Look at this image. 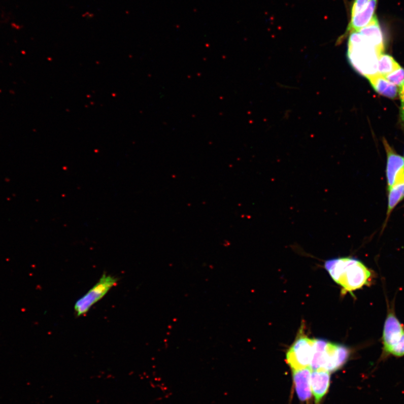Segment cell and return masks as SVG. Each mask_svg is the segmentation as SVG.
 Wrapping results in <instances>:
<instances>
[{
	"label": "cell",
	"instance_id": "2",
	"mask_svg": "<svg viewBox=\"0 0 404 404\" xmlns=\"http://www.w3.org/2000/svg\"><path fill=\"white\" fill-rule=\"evenodd\" d=\"M381 55L358 31H353L350 34L347 56L351 65L361 75L368 78L377 74Z\"/></svg>",
	"mask_w": 404,
	"mask_h": 404
},
{
	"label": "cell",
	"instance_id": "9",
	"mask_svg": "<svg viewBox=\"0 0 404 404\" xmlns=\"http://www.w3.org/2000/svg\"><path fill=\"white\" fill-rule=\"evenodd\" d=\"M377 2L378 0H369L367 6L363 11L351 18L346 31L338 41L342 42L348 35H350L353 31H358L370 23L375 15Z\"/></svg>",
	"mask_w": 404,
	"mask_h": 404
},
{
	"label": "cell",
	"instance_id": "5",
	"mask_svg": "<svg viewBox=\"0 0 404 404\" xmlns=\"http://www.w3.org/2000/svg\"><path fill=\"white\" fill-rule=\"evenodd\" d=\"M315 339L300 332L286 353L287 363L292 371L310 368L314 354Z\"/></svg>",
	"mask_w": 404,
	"mask_h": 404
},
{
	"label": "cell",
	"instance_id": "15",
	"mask_svg": "<svg viewBox=\"0 0 404 404\" xmlns=\"http://www.w3.org/2000/svg\"><path fill=\"white\" fill-rule=\"evenodd\" d=\"M384 77L388 81L399 87L404 81V69L401 67Z\"/></svg>",
	"mask_w": 404,
	"mask_h": 404
},
{
	"label": "cell",
	"instance_id": "8",
	"mask_svg": "<svg viewBox=\"0 0 404 404\" xmlns=\"http://www.w3.org/2000/svg\"><path fill=\"white\" fill-rule=\"evenodd\" d=\"M364 40L374 47L381 54L385 50L384 36H383L379 21L375 14L370 23L365 27L358 31Z\"/></svg>",
	"mask_w": 404,
	"mask_h": 404
},
{
	"label": "cell",
	"instance_id": "7",
	"mask_svg": "<svg viewBox=\"0 0 404 404\" xmlns=\"http://www.w3.org/2000/svg\"><path fill=\"white\" fill-rule=\"evenodd\" d=\"M387 155L386 178L387 190L404 183V158L398 155L385 138L383 140Z\"/></svg>",
	"mask_w": 404,
	"mask_h": 404
},
{
	"label": "cell",
	"instance_id": "1",
	"mask_svg": "<svg viewBox=\"0 0 404 404\" xmlns=\"http://www.w3.org/2000/svg\"><path fill=\"white\" fill-rule=\"evenodd\" d=\"M325 268L334 281L342 287L344 293L369 285L373 279L372 271L360 260L352 257L328 259Z\"/></svg>",
	"mask_w": 404,
	"mask_h": 404
},
{
	"label": "cell",
	"instance_id": "4",
	"mask_svg": "<svg viewBox=\"0 0 404 404\" xmlns=\"http://www.w3.org/2000/svg\"><path fill=\"white\" fill-rule=\"evenodd\" d=\"M382 359L389 355L404 356V327L392 312L388 313L383 331Z\"/></svg>",
	"mask_w": 404,
	"mask_h": 404
},
{
	"label": "cell",
	"instance_id": "3",
	"mask_svg": "<svg viewBox=\"0 0 404 404\" xmlns=\"http://www.w3.org/2000/svg\"><path fill=\"white\" fill-rule=\"evenodd\" d=\"M350 354L347 347L328 342L326 345L314 348L310 368L312 371L324 369L331 373L342 367Z\"/></svg>",
	"mask_w": 404,
	"mask_h": 404
},
{
	"label": "cell",
	"instance_id": "11",
	"mask_svg": "<svg viewBox=\"0 0 404 404\" xmlns=\"http://www.w3.org/2000/svg\"><path fill=\"white\" fill-rule=\"evenodd\" d=\"M312 371L310 368L292 371L296 392L299 400L302 402L310 400L312 397L311 385Z\"/></svg>",
	"mask_w": 404,
	"mask_h": 404
},
{
	"label": "cell",
	"instance_id": "17",
	"mask_svg": "<svg viewBox=\"0 0 404 404\" xmlns=\"http://www.w3.org/2000/svg\"><path fill=\"white\" fill-rule=\"evenodd\" d=\"M398 89H399L398 94L400 95L401 101V106L400 108V120L401 123L404 129V81L400 85V86L398 87Z\"/></svg>",
	"mask_w": 404,
	"mask_h": 404
},
{
	"label": "cell",
	"instance_id": "12",
	"mask_svg": "<svg viewBox=\"0 0 404 404\" xmlns=\"http://www.w3.org/2000/svg\"><path fill=\"white\" fill-rule=\"evenodd\" d=\"M367 79L372 87L379 94L390 99H395L397 97L399 89L388 81L384 76L377 74Z\"/></svg>",
	"mask_w": 404,
	"mask_h": 404
},
{
	"label": "cell",
	"instance_id": "14",
	"mask_svg": "<svg viewBox=\"0 0 404 404\" xmlns=\"http://www.w3.org/2000/svg\"><path fill=\"white\" fill-rule=\"evenodd\" d=\"M400 68V65L391 56L382 54L379 58L377 74L385 77Z\"/></svg>",
	"mask_w": 404,
	"mask_h": 404
},
{
	"label": "cell",
	"instance_id": "6",
	"mask_svg": "<svg viewBox=\"0 0 404 404\" xmlns=\"http://www.w3.org/2000/svg\"><path fill=\"white\" fill-rule=\"evenodd\" d=\"M118 279L114 276L104 274L91 289L77 300L74 310L78 317L82 316L89 311L91 307L108 293L118 283Z\"/></svg>",
	"mask_w": 404,
	"mask_h": 404
},
{
	"label": "cell",
	"instance_id": "10",
	"mask_svg": "<svg viewBox=\"0 0 404 404\" xmlns=\"http://www.w3.org/2000/svg\"><path fill=\"white\" fill-rule=\"evenodd\" d=\"M330 372L318 369L312 371L311 377L312 392L315 397V404H320L326 395L330 385Z\"/></svg>",
	"mask_w": 404,
	"mask_h": 404
},
{
	"label": "cell",
	"instance_id": "16",
	"mask_svg": "<svg viewBox=\"0 0 404 404\" xmlns=\"http://www.w3.org/2000/svg\"><path fill=\"white\" fill-rule=\"evenodd\" d=\"M369 0H354L351 9V18L363 11L367 6Z\"/></svg>",
	"mask_w": 404,
	"mask_h": 404
},
{
	"label": "cell",
	"instance_id": "13",
	"mask_svg": "<svg viewBox=\"0 0 404 404\" xmlns=\"http://www.w3.org/2000/svg\"><path fill=\"white\" fill-rule=\"evenodd\" d=\"M388 199V207L386 214V224L389 217L396 206L404 198V183L394 186L389 191Z\"/></svg>",
	"mask_w": 404,
	"mask_h": 404
}]
</instances>
